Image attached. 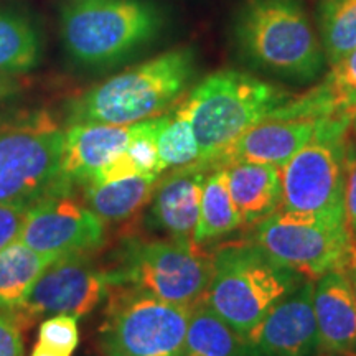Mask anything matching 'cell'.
<instances>
[{"mask_svg":"<svg viewBox=\"0 0 356 356\" xmlns=\"http://www.w3.org/2000/svg\"><path fill=\"white\" fill-rule=\"evenodd\" d=\"M193 74V51H165L86 89L68 104L66 121L124 126L157 118L180 99Z\"/></svg>","mask_w":356,"mask_h":356,"instance_id":"obj_1","label":"cell"},{"mask_svg":"<svg viewBox=\"0 0 356 356\" xmlns=\"http://www.w3.org/2000/svg\"><path fill=\"white\" fill-rule=\"evenodd\" d=\"M292 97L284 88L241 71H218L204 78L180 104L198 140V162L210 167L226 147Z\"/></svg>","mask_w":356,"mask_h":356,"instance_id":"obj_2","label":"cell"},{"mask_svg":"<svg viewBox=\"0 0 356 356\" xmlns=\"http://www.w3.org/2000/svg\"><path fill=\"white\" fill-rule=\"evenodd\" d=\"M249 61L293 81H312L327 58L302 0H246L234 25Z\"/></svg>","mask_w":356,"mask_h":356,"instance_id":"obj_3","label":"cell"},{"mask_svg":"<svg viewBox=\"0 0 356 356\" xmlns=\"http://www.w3.org/2000/svg\"><path fill=\"white\" fill-rule=\"evenodd\" d=\"M213 259L202 302L243 338L273 307L305 280L252 243L226 244Z\"/></svg>","mask_w":356,"mask_h":356,"instance_id":"obj_4","label":"cell"},{"mask_svg":"<svg viewBox=\"0 0 356 356\" xmlns=\"http://www.w3.org/2000/svg\"><path fill=\"white\" fill-rule=\"evenodd\" d=\"M162 19L145 0H73L60 15L65 50L79 65L109 66L152 40Z\"/></svg>","mask_w":356,"mask_h":356,"instance_id":"obj_5","label":"cell"},{"mask_svg":"<svg viewBox=\"0 0 356 356\" xmlns=\"http://www.w3.org/2000/svg\"><path fill=\"white\" fill-rule=\"evenodd\" d=\"M65 129L47 111L0 114V203H35L66 184ZM73 186V185H71Z\"/></svg>","mask_w":356,"mask_h":356,"instance_id":"obj_6","label":"cell"},{"mask_svg":"<svg viewBox=\"0 0 356 356\" xmlns=\"http://www.w3.org/2000/svg\"><path fill=\"white\" fill-rule=\"evenodd\" d=\"M114 287H132L193 309L203 299L213 273L210 254L197 244L173 239L127 238L106 270Z\"/></svg>","mask_w":356,"mask_h":356,"instance_id":"obj_7","label":"cell"},{"mask_svg":"<svg viewBox=\"0 0 356 356\" xmlns=\"http://www.w3.org/2000/svg\"><path fill=\"white\" fill-rule=\"evenodd\" d=\"M254 243L307 280L343 270L356 244L343 211H275L256 226Z\"/></svg>","mask_w":356,"mask_h":356,"instance_id":"obj_8","label":"cell"},{"mask_svg":"<svg viewBox=\"0 0 356 356\" xmlns=\"http://www.w3.org/2000/svg\"><path fill=\"white\" fill-rule=\"evenodd\" d=\"M190 315V307L118 287L99 328V346L106 356H180Z\"/></svg>","mask_w":356,"mask_h":356,"instance_id":"obj_9","label":"cell"},{"mask_svg":"<svg viewBox=\"0 0 356 356\" xmlns=\"http://www.w3.org/2000/svg\"><path fill=\"white\" fill-rule=\"evenodd\" d=\"M353 114L327 118L318 136L280 167L277 211L345 213L346 132Z\"/></svg>","mask_w":356,"mask_h":356,"instance_id":"obj_10","label":"cell"},{"mask_svg":"<svg viewBox=\"0 0 356 356\" xmlns=\"http://www.w3.org/2000/svg\"><path fill=\"white\" fill-rule=\"evenodd\" d=\"M19 241L50 259L89 254L104 243V221L63 185L30 207Z\"/></svg>","mask_w":356,"mask_h":356,"instance_id":"obj_11","label":"cell"},{"mask_svg":"<svg viewBox=\"0 0 356 356\" xmlns=\"http://www.w3.org/2000/svg\"><path fill=\"white\" fill-rule=\"evenodd\" d=\"M111 289L108 273L88 254L65 256L44 267L26 299L10 314L22 327L47 315L81 318L108 297Z\"/></svg>","mask_w":356,"mask_h":356,"instance_id":"obj_12","label":"cell"},{"mask_svg":"<svg viewBox=\"0 0 356 356\" xmlns=\"http://www.w3.org/2000/svg\"><path fill=\"white\" fill-rule=\"evenodd\" d=\"M248 356H312L318 350L314 280H302L244 337Z\"/></svg>","mask_w":356,"mask_h":356,"instance_id":"obj_13","label":"cell"},{"mask_svg":"<svg viewBox=\"0 0 356 356\" xmlns=\"http://www.w3.org/2000/svg\"><path fill=\"white\" fill-rule=\"evenodd\" d=\"M327 118L322 119H275L269 118L248 129L233 144L213 160L210 168L236 162L266 163L284 167L300 149L318 136Z\"/></svg>","mask_w":356,"mask_h":356,"instance_id":"obj_14","label":"cell"},{"mask_svg":"<svg viewBox=\"0 0 356 356\" xmlns=\"http://www.w3.org/2000/svg\"><path fill=\"white\" fill-rule=\"evenodd\" d=\"M211 168L202 162L173 168L170 175H160L150 198L152 225L173 241L195 244L204 178Z\"/></svg>","mask_w":356,"mask_h":356,"instance_id":"obj_15","label":"cell"},{"mask_svg":"<svg viewBox=\"0 0 356 356\" xmlns=\"http://www.w3.org/2000/svg\"><path fill=\"white\" fill-rule=\"evenodd\" d=\"M136 124H71L65 131L61 173L66 184L88 185L96 173L126 152Z\"/></svg>","mask_w":356,"mask_h":356,"instance_id":"obj_16","label":"cell"},{"mask_svg":"<svg viewBox=\"0 0 356 356\" xmlns=\"http://www.w3.org/2000/svg\"><path fill=\"white\" fill-rule=\"evenodd\" d=\"M318 348L356 356V293L345 270H332L314 282Z\"/></svg>","mask_w":356,"mask_h":356,"instance_id":"obj_17","label":"cell"},{"mask_svg":"<svg viewBox=\"0 0 356 356\" xmlns=\"http://www.w3.org/2000/svg\"><path fill=\"white\" fill-rule=\"evenodd\" d=\"M356 113V48L332 66L318 86L302 96H293L270 118L322 119Z\"/></svg>","mask_w":356,"mask_h":356,"instance_id":"obj_18","label":"cell"},{"mask_svg":"<svg viewBox=\"0 0 356 356\" xmlns=\"http://www.w3.org/2000/svg\"><path fill=\"white\" fill-rule=\"evenodd\" d=\"M231 200L243 226H257L274 215L280 202V168L236 162L225 167Z\"/></svg>","mask_w":356,"mask_h":356,"instance_id":"obj_19","label":"cell"},{"mask_svg":"<svg viewBox=\"0 0 356 356\" xmlns=\"http://www.w3.org/2000/svg\"><path fill=\"white\" fill-rule=\"evenodd\" d=\"M160 175H134L83 186V202L102 221H122L152 198Z\"/></svg>","mask_w":356,"mask_h":356,"instance_id":"obj_20","label":"cell"},{"mask_svg":"<svg viewBox=\"0 0 356 356\" xmlns=\"http://www.w3.org/2000/svg\"><path fill=\"white\" fill-rule=\"evenodd\" d=\"M42 37L37 25L15 8L0 7V73H30L42 60Z\"/></svg>","mask_w":356,"mask_h":356,"instance_id":"obj_21","label":"cell"},{"mask_svg":"<svg viewBox=\"0 0 356 356\" xmlns=\"http://www.w3.org/2000/svg\"><path fill=\"white\" fill-rule=\"evenodd\" d=\"M180 356H248L246 341L200 300L191 309Z\"/></svg>","mask_w":356,"mask_h":356,"instance_id":"obj_22","label":"cell"},{"mask_svg":"<svg viewBox=\"0 0 356 356\" xmlns=\"http://www.w3.org/2000/svg\"><path fill=\"white\" fill-rule=\"evenodd\" d=\"M50 257L38 254L22 241L0 251V312H13L26 299Z\"/></svg>","mask_w":356,"mask_h":356,"instance_id":"obj_23","label":"cell"},{"mask_svg":"<svg viewBox=\"0 0 356 356\" xmlns=\"http://www.w3.org/2000/svg\"><path fill=\"white\" fill-rule=\"evenodd\" d=\"M241 226V218L236 211L229 195L225 167L211 168L203 184L202 207H200V218L193 234V243L200 246L203 243L215 241V239L233 233Z\"/></svg>","mask_w":356,"mask_h":356,"instance_id":"obj_24","label":"cell"},{"mask_svg":"<svg viewBox=\"0 0 356 356\" xmlns=\"http://www.w3.org/2000/svg\"><path fill=\"white\" fill-rule=\"evenodd\" d=\"M157 126L159 115L137 122L136 134L129 142L126 152L111 165L96 173V177L88 185L108 184V181L134 175H162L163 172L160 168L157 140H155Z\"/></svg>","mask_w":356,"mask_h":356,"instance_id":"obj_25","label":"cell"},{"mask_svg":"<svg viewBox=\"0 0 356 356\" xmlns=\"http://www.w3.org/2000/svg\"><path fill=\"white\" fill-rule=\"evenodd\" d=\"M318 24L325 58L333 66L356 48V0H320Z\"/></svg>","mask_w":356,"mask_h":356,"instance_id":"obj_26","label":"cell"},{"mask_svg":"<svg viewBox=\"0 0 356 356\" xmlns=\"http://www.w3.org/2000/svg\"><path fill=\"white\" fill-rule=\"evenodd\" d=\"M155 140L162 172L191 165L200 160L198 140L181 106L172 114L159 115Z\"/></svg>","mask_w":356,"mask_h":356,"instance_id":"obj_27","label":"cell"},{"mask_svg":"<svg viewBox=\"0 0 356 356\" xmlns=\"http://www.w3.org/2000/svg\"><path fill=\"white\" fill-rule=\"evenodd\" d=\"M38 343L71 356L79 343L78 318L66 314L44 318L40 325Z\"/></svg>","mask_w":356,"mask_h":356,"instance_id":"obj_28","label":"cell"},{"mask_svg":"<svg viewBox=\"0 0 356 356\" xmlns=\"http://www.w3.org/2000/svg\"><path fill=\"white\" fill-rule=\"evenodd\" d=\"M33 204V203H32ZM30 203H0V251L19 241Z\"/></svg>","mask_w":356,"mask_h":356,"instance_id":"obj_29","label":"cell"},{"mask_svg":"<svg viewBox=\"0 0 356 356\" xmlns=\"http://www.w3.org/2000/svg\"><path fill=\"white\" fill-rule=\"evenodd\" d=\"M22 328L10 312H0V356H24Z\"/></svg>","mask_w":356,"mask_h":356,"instance_id":"obj_30","label":"cell"},{"mask_svg":"<svg viewBox=\"0 0 356 356\" xmlns=\"http://www.w3.org/2000/svg\"><path fill=\"white\" fill-rule=\"evenodd\" d=\"M343 208L346 225L356 241V150L348 145L346 152V177H345V193Z\"/></svg>","mask_w":356,"mask_h":356,"instance_id":"obj_31","label":"cell"},{"mask_svg":"<svg viewBox=\"0 0 356 356\" xmlns=\"http://www.w3.org/2000/svg\"><path fill=\"white\" fill-rule=\"evenodd\" d=\"M19 89L20 84L15 79V76H8V74L0 73V101L13 96Z\"/></svg>","mask_w":356,"mask_h":356,"instance_id":"obj_32","label":"cell"},{"mask_svg":"<svg viewBox=\"0 0 356 356\" xmlns=\"http://www.w3.org/2000/svg\"><path fill=\"white\" fill-rule=\"evenodd\" d=\"M343 270H345V274L348 275V279H350V282H351V287H353V291L356 293V244H355L353 251H351L350 259H348V262H346V266H345Z\"/></svg>","mask_w":356,"mask_h":356,"instance_id":"obj_33","label":"cell"},{"mask_svg":"<svg viewBox=\"0 0 356 356\" xmlns=\"http://www.w3.org/2000/svg\"><path fill=\"white\" fill-rule=\"evenodd\" d=\"M32 356H70V355L61 353V351H56V350H51L42 343H37L32 351Z\"/></svg>","mask_w":356,"mask_h":356,"instance_id":"obj_34","label":"cell"},{"mask_svg":"<svg viewBox=\"0 0 356 356\" xmlns=\"http://www.w3.org/2000/svg\"><path fill=\"white\" fill-rule=\"evenodd\" d=\"M351 127H353L355 132H356V113L353 114V119H351Z\"/></svg>","mask_w":356,"mask_h":356,"instance_id":"obj_35","label":"cell"}]
</instances>
